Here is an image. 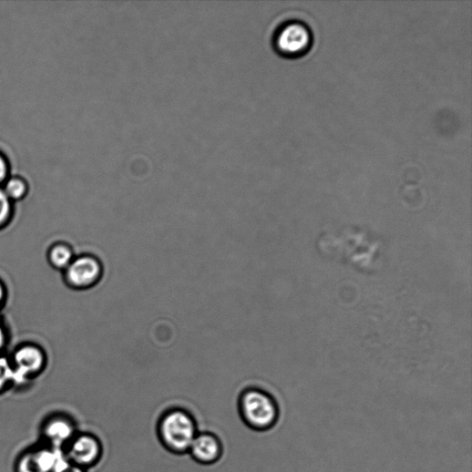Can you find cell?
I'll return each mask as SVG.
<instances>
[{
	"mask_svg": "<svg viewBox=\"0 0 472 472\" xmlns=\"http://www.w3.org/2000/svg\"><path fill=\"white\" fill-rule=\"evenodd\" d=\"M198 434L194 416L180 407L167 410L157 425V435L161 444L175 455L188 454Z\"/></svg>",
	"mask_w": 472,
	"mask_h": 472,
	"instance_id": "1",
	"label": "cell"
},
{
	"mask_svg": "<svg viewBox=\"0 0 472 472\" xmlns=\"http://www.w3.org/2000/svg\"><path fill=\"white\" fill-rule=\"evenodd\" d=\"M239 410L243 422L256 431L272 429L279 419L276 401L259 387H249L241 393Z\"/></svg>",
	"mask_w": 472,
	"mask_h": 472,
	"instance_id": "2",
	"label": "cell"
},
{
	"mask_svg": "<svg viewBox=\"0 0 472 472\" xmlns=\"http://www.w3.org/2000/svg\"><path fill=\"white\" fill-rule=\"evenodd\" d=\"M313 36L308 25L301 20H286L272 32L271 45L273 50L286 58H298L312 48Z\"/></svg>",
	"mask_w": 472,
	"mask_h": 472,
	"instance_id": "3",
	"label": "cell"
},
{
	"mask_svg": "<svg viewBox=\"0 0 472 472\" xmlns=\"http://www.w3.org/2000/svg\"><path fill=\"white\" fill-rule=\"evenodd\" d=\"M9 358L14 371L15 388L17 389L27 388L47 364L45 350L32 343L19 345Z\"/></svg>",
	"mask_w": 472,
	"mask_h": 472,
	"instance_id": "4",
	"label": "cell"
},
{
	"mask_svg": "<svg viewBox=\"0 0 472 472\" xmlns=\"http://www.w3.org/2000/svg\"><path fill=\"white\" fill-rule=\"evenodd\" d=\"M67 463L63 451L37 441L19 453L15 461L14 471L57 472Z\"/></svg>",
	"mask_w": 472,
	"mask_h": 472,
	"instance_id": "5",
	"label": "cell"
},
{
	"mask_svg": "<svg viewBox=\"0 0 472 472\" xmlns=\"http://www.w3.org/2000/svg\"><path fill=\"white\" fill-rule=\"evenodd\" d=\"M104 276L102 262L93 254L75 256L63 272L66 285L75 291H87L97 286Z\"/></svg>",
	"mask_w": 472,
	"mask_h": 472,
	"instance_id": "6",
	"label": "cell"
},
{
	"mask_svg": "<svg viewBox=\"0 0 472 472\" xmlns=\"http://www.w3.org/2000/svg\"><path fill=\"white\" fill-rule=\"evenodd\" d=\"M78 431L77 422L71 416L61 412L52 413L40 424L38 442L63 451Z\"/></svg>",
	"mask_w": 472,
	"mask_h": 472,
	"instance_id": "7",
	"label": "cell"
},
{
	"mask_svg": "<svg viewBox=\"0 0 472 472\" xmlns=\"http://www.w3.org/2000/svg\"><path fill=\"white\" fill-rule=\"evenodd\" d=\"M63 453L70 464L88 470L101 461L104 446L96 435L78 431Z\"/></svg>",
	"mask_w": 472,
	"mask_h": 472,
	"instance_id": "8",
	"label": "cell"
},
{
	"mask_svg": "<svg viewBox=\"0 0 472 472\" xmlns=\"http://www.w3.org/2000/svg\"><path fill=\"white\" fill-rule=\"evenodd\" d=\"M222 453V443L215 434L199 432L188 454L201 465H212L221 458Z\"/></svg>",
	"mask_w": 472,
	"mask_h": 472,
	"instance_id": "9",
	"label": "cell"
},
{
	"mask_svg": "<svg viewBox=\"0 0 472 472\" xmlns=\"http://www.w3.org/2000/svg\"><path fill=\"white\" fill-rule=\"evenodd\" d=\"M75 254L71 246L64 242L52 245L47 251L49 265L59 272H64L72 262Z\"/></svg>",
	"mask_w": 472,
	"mask_h": 472,
	"instance_id": "10",
	"label": "cell"
},
{
	"mask_svg": "<svg viewBox=\"0 0 472 472\" xmlns=\"http://www.w3.org/2000/svg\"><path fill=\"white\" fill-rule=\"evenodd\" d=\"M15 388L14 371L9 356L0 355V395Z\"/></svg>",
	"mask_w": 472,
	"mask_h": 472,
	"instance_id": "11",
	"label": "cell"
},
{
	"mask_svg": "<svg viewBox=\"0 0 472 472\" xmlns=\"http://www.w3.org/2000/svg\"><path fill=\"white\" fill-rule=\"evenodd\" d=\"M13 201L3 189H0V230L8 226L13 219Z\"/></svg>",
	"mask_w": 472,
	"mask_h": 472,
	"instance_id": "12",
	"label": "cell"
},
{
	"mask_svg": "<svg viewBox=\"0 0 472 472\" xmlns=\"http://www.w3.org/2000/svg\"><path fill=\"white\" fill-rule=\"evenodd\" d=\"M4 190L8 198L14 201L22 200L26 196L27 187L23 180L19 179H14L7 182Z\"/></svg>",
	"mask_w": 472,
	"mask_h": 472,
	"instance_id": "13",
	"label": "cell"
},
{
	"mask_svg": "<svg viewBox=\"0 0 472 472\" xmlns=\"http://www.w3.org/2000/svg\"><path fill=\"white\" fill-rule=\"evenodd\" d=\"M9 344V332L4 321L0 319V355L5 352Z\"/></svg>",
	"mask_w": 472,
	"mask_h": 472,
	"instance_id": "14",
	"label": "cell"
},
{
	"mask_svg": "<svg viewBox=\"0 0 472 472\" xmlns=\"http://www.w3.org/2000/svg\"><path fill=\"white\" fill-rule=\"evenodd\" d=\"M8 298V290L6 284L0 280V311L5 307Z\"/></svg>",
	"mask_w": 472,
	"mask_h": 472,
	"instance_id": "15",
	"label": "cell"
},
{
	"mask_svg": "<svg viewBox=\"0 0 472 472\" xmlns=\"http://www.w3.org/2000/svg\"><path fill=\"white\" fill-rule=\"evenodd\" d=\"M8 168L4 157L0 155V183L4 182L7 177Z\"/></svg>",
	"mask_w": 472,
	"mask_h": 472,
	"instance_id": "16",
	"label": "cell"
},
{
	"mask_svg": "<svg viewBox=\"0 0 472 472\" xmlns=\"http://www.w3.org/2000/svg\"><path fill=\"white\" fill-rule=\"evenodd\" d=\"M57 472H88V470L83 468V467H77V466H75V465H72L70 464L69 462L65 465L60 470H58Z\"/></svg>",
	"mask_w": 472,
	"mask_h": 472,
	"instance_id": "17",
	"label": "cell"
}]
</instances>
